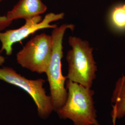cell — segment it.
Returning <instances> with one entry per match:
<instances>
[{
  "label": "cell",
  "instance_id": "8fae6325",
  "mask_svg": "<svg viewBox=\"0 0 125 125\" xmlns=\"http://www.w3.org/2000/svg\"><path fill=\"white\" fill-rule=\"evenodd\" d=\"M1 52H2L1 50H0V66H1L4 63L5 61V58L4 57L1 56L0 54Z\"/></svg>",
  "mask_w": 125,
  "mask_h": 125
},
{
  "label": "cell",
  "instance_id": "7c38bea8",
  "mask_svg": "<svg viewBox=\"0 0 125 125\" xmlns=\"http://www.w3.org/2000/svg\"><path fill=\"white\" fill-rule=\"evenodd\" d=\"M3 0H0V2H1V1H2Z\"/></svg>",
  "mask_w": 125,
  "mask_h": 125
},
{
  "label": "cell",
  "instance_id": "3957f363",
  "mask_svg": "<svg viewBox=\"0 0 125 125\" xmlns=\"http://www.w3.org/2000/svg\"><path fill=\"white\" fill-rule=\"evenodd\" d=\"M75 25L63 24L53 29L52 36L53 45L51 58L45 73L49 84L50 96L54 111L57 112L65 103L67 90L65 85L67 76L62 75V59L63 57L62 40L67 29L73 31Z\"/></svg>",
  "mask_w": 125,
  "mask_h": 125
},
{
  "label": "cell",
  "instance_id": "277c9868",
  "mask_svg": "<svg viewBox=\"0 0 125 125\" xmlns=\"http://www.w3.org/2000/svg\"><path fill=\"white\" fill-rule=\"evenodd\" d=\"M53 45L52 35H36L17 53V61L22 67L31 72L39 74L45 73L51 58Z\"/></svg>",
  "mask_w": 125,
  "mask_h": 125
},
{
  "label": "cell",
  "instance_id": "30bf717a",
  "mask_svg": "<svg viewBox=\"0 0 125 125\" xmlns=\"http://www.w3.org/2000/svg\"><path fill=\"white\" fill-rule=\"evenodd\" d=\"M12 22L13 21L9 20L6 16H0V31L9 27Z\"/></svg>",
  "mask_w": 125,
  "mask_h": 125
},
{
  "label": "cell",
  "instance_id": "5b68a950",
  "mask_svg": "<svg viewBox=\"0 0 125 125\" xmlns=\"http://www.w3.org/2000/svg\"><path fill=\"white\" fill-rule=\"evenodd\" d=\"M0 80L18 87L29 94L36 104L40 118H48L54 111L51 96L46 94L44 88L45 80L28 79L9 67L0 68Z\"/></svg>",
  "mask_w": 125,
  "mask_h": 125
},
{
  "label": "cell",
  "instance_id": "9c48e42d",
  "mask_svg": "<svg viewBox=\"0 0 125 125\" xmlns=\"http://www.w3.org/2000/svg\"><path fill=\"white\" fill-rule=\"evenodd\" d=\"M108 19L114 29L117 31H125V2L112 7L109 13Z\"/></svg>",
  "mask_w": 125,
  "mask_h": 125
},
{
  "label": "cell",
  "instance_id": "6da1fadb",
  "mask_svg": "<svg viewBox=\"0 0 125 125\" xmlns=\"http://www.w3.org/2000/svg\"><path fill=\"white\" fill-rule=\"evenodd\" d=\"M67 97L57 111L61 119H69L75 125H100L94 107V90L67 79Z\"/></svg>",
  "mask_w": 125,
  "mask_h": 125
},
{
  "label": "cell",
  "instance_id": "8992f818",
  "mask_svg": "<svg viewBox=\"0 0 125 125\" xmlns=\"http://www.w3.org/2000/svg\"><path fill=\"white\" fill-rule=\"evenodd\" d=\"M64 13H50L45 15L42 20L40 15L36 16L26 20L22 27L17 29H11L5 32H0V41L1 43V51H5L7 55H10L13 52V45L20 42L31 34L41 29H54L58 27L56 25L51 24L64 18Z\"/></svg>",
  "mask_w": 125,
  "mask_h": 125
},
{
  "label": "cell",
  "instance_id": "7a4b0ae2",
  "mask_svg": "<svg viewBox=\"0 0 125 125\" xmlns=\"http://www.w3.org/2000/svg\"><path fill=\"white\" fill-rule=\"evenodd\" d=\"M68 42L72 49L66 55L67 79L91 89L97 71L93 54V48L88 41L77 37L70 36Z\"/></svg>",
  "mask_w": 125,
  "mask_h": 125
},
{
  "label": "cell",
  "instance_id": "52a82bcc",
  "mask_svg": "<svg viewBox=\"0 0 125 125\" xmlns=\"http://www.w3.org/2000/svg\"><path fill=\"white\" fill-rule=\"evenodd\" d=\"M47 7L41 0H20L13 9L6 15L8 19L13 21L19 19L25 20L44 13Z\"/></svg>",
  "mask_w": 125,
  "mask_h": 125
},
{
  "label": "cell",
  "instance_id": "4fadbf2b",
  "mask_svg": "<svg viewBox=\"0 0 125 125\" xmlns=\"http://www.w3.org/2000/svg\"></svg>",
  "mask_w": 125,
  "mask_h": 125
},
{
  "label": "cell",
  "instance_id": "ba28073f",
  "mask_svg": "<svg viewBox=\"0 0 125 125\" xmlns=\"http://www.w3.org/2000/svg\"><path fill=\"white\" fill-rule=\"evenodd\" d=\"M112 112L111 115L114 125L117 119L125 116V76H122L116 81L112 94Z\"/></svg>",
  "mask_w": 125,
  "mask_h": 125
}]
</instances>
